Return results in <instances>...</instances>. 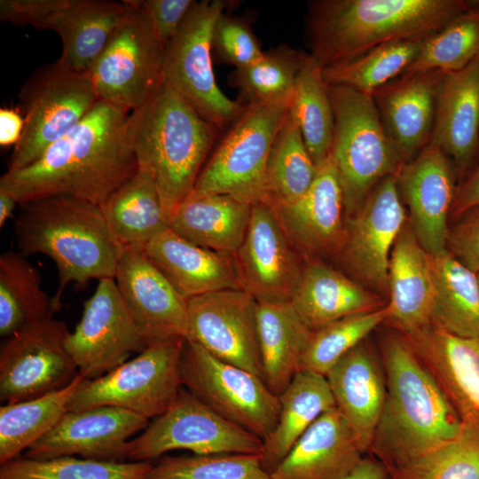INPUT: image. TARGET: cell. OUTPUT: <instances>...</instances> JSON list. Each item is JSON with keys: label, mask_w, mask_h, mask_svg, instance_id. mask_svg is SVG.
I'll return each instance as SVG.
<instances>
[{"label": "cell", "mask_w": 479, "mask_h": 479, "mask_svg": "<svg viewBox=\"0 0 479 479\" xmlns=\"http://www.w3.org/2000/svg\"><path fill=\"white\" fill-rule=\"evenodd\" d=\"M290 302L312 331L387 305L371 291L320 262L304 265Z\"/></svg>", "instance_id": "31"}, {"label": "cell", "mask_w": 479, "mask_h": 479, "mask_svg": "<svg viewBox=\"0 0 479 479\" xmlns=\"http://www.w3.org/2000/svg\"><path fill=\"white\" fill-rule=\"evenodd\" d=\"M67 324L54 318L6 337L0 349V400L18 403L69 385L79 374L66 340Z\"/></svg>", "instance_id": "14"}, {"label": "cell", "mask_w": 479, "mask_h": 479, "mask_svg": "<svg viewBox=\"0 0 479 479\" xmlns=\"http://www.w3.org/2000/svg\"><path fill=\"white\" fill-rule=\"evenodd\" d=\"M120 294L146 345L187 332V300L140 246H122L114 277Z\"/></svg>", "instance_id": "20"}, {"label": "cell", "mask_w": 479, "mask_h": 479, "mask_svg": "<svg viewBox=\"0 0 479 479\" xmlns=\"http://www.w3.org/2000/svg\"><path fill=\"white\" fill-rule=\"evenodd\" d=\"M19 98L25 125L10 158V170L35 161L99 100L88 72L75 71L59 60L36 68L22 85Z\"/></svg>", "instance_id": "8"}, {"label": "cell", "mask_w": 479, "mask_h": 479, "mask_svg": "<svg viewBox=\"0 0 479 479\" xmlns=\"http://www.w3.org/2000/svg\"><path fill=\"white\" fill-rule=\"evenodd\" d=\"M318 168L313 184L298 200L289 203L263 200L295 248L308 255L340 251L346 235L342 191L331 155Z\"/></svg>", "instance_id": "22"}, {"label": "cell", "mask_w": 479, "mask_h": 479, "mask_svg": "<svg viewBox=\"0 0 479 479\" xmlns=\"http://www.w3.org/2000/svg\"><path fill=\"white\" fill-rule=\"evenodd\" d=\"M83 378L42 397L0 407V464L12 460L50 432L67 412V405Z\"/></svg>", "instance_id": "38"}, {"label": "cell", "mask_w": 479, "mask_h": 479, "mask_svg": "<svg viewBox=\"0 0 479 479\" xmlns=\"http://www.w3.org/2000/svg\"><path fill=\"white\" fill-rule=\"evenodd\" d=\"M144 251L186 300L224 289H244L233 255L197 246L170 228L158 234Z\"/></svg>", "instance_id": "27"}, {"label": "cell", "mask_w": 479, "mask_h": 479, "mask_svg": "<svg viewBox=\"0 0 479 479\" xmlns=\"http://www.w3.org/2000/svg\"><path fill=\"white\" fill-rule=\"evenodd\" d=\"M257 305L245 289H224L189 298L185 340L263 379Z\"/></svg>", "instance_id": "16"}, {"label": "cell", "mask_w": 479, "mask_h": 479, "mask_svg": "<svg viewBox=\"0 0 479 479\" xmlns=\"http://www.w3.org/2000/svg\"><path fill=\"white\" fill-rule=\"evenodd\" d=\"M364 452L337 407L319 416L270 474L271 479H343Z\"/></svg>", "instance_id": "26"}, {"label": "cell", "mask_w": 479, "mask_h": 479, "mask_svg": "<svg viewBox=\"0 0 479 479\" xmlns=\"http://www.w3.org/2000/svg\"><path fill=\"white\" fill-rule=\"evenodd\" d=\"M388 317L384 323L403 335L430 323L434 297L430 255L406 224L391 251Z\"/></svg>", "instance_id": "29"}, {"label": "cell", "mask_w": 479, "mask_h": 479, "mask_svg": "<svg viewBox=\"0 0 479 479\" xmlns=\"http://www.w3.org/2000/svg\"><path fill=\"white\" fill-rule=\"evenodd\" d=\"M287 112V108L264 104L245 106L202 168L187 198L224 194L250 205L263 200L269 154Z\"/></svg>", "instance_id": "9"}, {"label": "cell", "mask_w": 479, "mask_h": 479, "mask_svg": "<svg viewBox=\"0 0 479 479\" xmlns=\"http://www.w3.org/2000/svg\"><path fill=\"white\" fill-rule=\"evenodd\" d=\"M434 297L430 323L464 338L479 337V280L477 273L447 249L430 255Z\"/></svg>", "instance_id": "35"}, {"label": "cell", "mask_w": 479, "mask_h": 479, "mask_svg": "<svg viewBox=\"0 0 479 479\" xmlns=\"http://www.w3.org/2000/svg\"><path fill=\"white\" fill-rule=\"evenodd\" d=\"M60 309L42 287L37 269L21 252L0 256V334L9 337L35 324L53 318Z\"/></svg>", "instance_id": "37"}, {"label": "cell", "mask_w": 479, "mask_h": 479, "mask_svg": "<svg viewBox=\"0 0 479 479\" xmlns=\"http://www.w3.org/2000/svg\"><path fill=\"white\" fill-rule=\"evenodd\" d=\"M388 314L386 305L374 311L341 318L312 331L301 358L300 371L326 376L343 356L384 323Z\"/></svg>", "instance_id": "45"}, {"label": "cell", "mask_w": 479, "mask_h": 479, "mask_svg": "<svg viewBox=\"0 0 479 479\" xmlns=\"http://www.w3.org/2000/svg\"><path fill=\"white\" fill-rule=\"evenodd\" d=\"M212 50L220 62L235 68L252 64L264 52L247 17L232 16L225 12L215 25Z\"/></svg>", "instance_id": "48"}, {"label": "cell", "mask_w": 479, "mask_h": 479, "mask_svg": "<svg viewBox=\"0 0 479 479\" xmlns=\"http://www.w3.org/2000/svg\"><path fill=\"white\" fill-rule=\"evenodd\" d=\"M128 12L88 71L100 100L129 113L143 106L162 81L165 45L147 17Z\"/></svg>", "instance_id": "12"}, {"label": "cell", "mask_w": 479, "mask_h": 479, "mask_svg": "<svg viewBox=\"0 0 479 479\" xmlns=\"http://www.w3.org/2000/svg\"><path fill=\"white\" fill-rule=\"evenodd\" d=\"M381 349L387 394L369 453L390 471L453 440L463 423L404 335L387 334Z\"/></svg>", "instance_id": "2"}, {"label": "cell", "mask_w": 479, "mask_h": 479, "mask_svg": "<svg viewBox=\"0 0 479 479\" xmlns=\"http://www.w3.org/2000/svg\"><path fill=\"white\" fill-rule=\"evenodd\" d=\"M424 40H402L379 45L347 62L323 68L327 85H339L372 95L403 75Z\"/></svg>", "instance_id": "42"}, {"label": "cell", "mask_w": 479, "mask_h": 479, "mask_svg": "<svg viewBox=\"0 0 479 479\" xmlns=\"http://www.w3.org/2000/svg\"><path fill=\"white\" fill-rule=\"evenodd\" d=\"M334 129L331 157L343 196L344 213L351 217L373 187L397 175L404 161L390 140L372 95L328 85Z\"/></svg>", "instance_id": "6"}, {"label": "cell", "mask_w": 479, "mask_h": 479, "mask_svg": "<svg viewBox=\"0 0 479 479\" xmlns=\"http://www.w3.org/2000/svg\"><path fill=\"white\" fill-rule=\"evenodd\" d=\"M278 397L279 419L263 441L260 453L262 466L269 474L319 416L336 407L326 376L307 371H299Z\"/></svg>", "instance_id": "33"}, {"label": "cell", "mask_w": 479, "mask_h": 479, "mask_svg": "<svg viewBox=\"0 0 479 479\" xmlns=\"http://www.w3.org/2000/svg\"><path fill=\"white\" fill-rule=\"evenodd\" d=\"M25 120L17 110L12 108L0 109V145L2 146L16 145L24 130Z\"/></svg>", "instance_id": "51"}, {"label": "cell", "mask_w": 479, "mask_h": 479, "mask_svg": "<svg viewBox=\"0 0 479 479\" xmlns=\"http://www.w3.org/2000/svg\"><path fill=\"white\" fill-rule=\"evenodd\" d=\"M251 208L224 194L187 198L172 212L169 228L197 246L233 255L246 236Z\"/></svg>", "instance_id": "32"}, {"label": "cell", "mask_w": 479, "mask_h": 479, "mask_svg": "<svg viewBox=\"0 0 479 479\" xmlns=\"http://www.w3.org/2000/svg\"><path fill=\"white\" fill-rule=\"evenodd\" d=\"M305 54L279 44L252 64L235 68L228 82L239 90L237 100L244 106L264 104L288 109Z\"/></svg>", "instance_id": "40"}, {"label": "cell", "mask_w": 479, "mask_h": 479, "mask_svg": "<svg viewBox=\"0 0 479 479\" xmlns=\"http://www.w3.org/2000/svg\"><path fill=\"white\" fill-rule=\"evenodd\" d=\"M143 479H271L259 454L162 456Z\"/></svg>", "instance_id": "47"}, {"label": "cell", "mask_w": 479, "mask_h": 479, "mask_svg": "<svg viewBox=\"0 0 479 479\" xmlns=\"http://www.w3.org/2000/svg\"><path fill=\"white\" fill-rule=\"evenodd\" d=\"M181 382L215 412L263 441L274 429L279 401L259 375L223 361L185 340Z\"/></svg>", "instance_id": "11"}, {"label": "cell", "mask_w": 479, "mask_h": 479, "mask_svg": "<svg viewBox=\"0 0 479 479\" xmlns=\"http://www.w3.org/2000/svg\"><path fill=\"white\" fill-rule=\"evenodd\" d=\"M343 479H390L388 468L375 458H363Z\"/></svg>", "instance_id": "53"}, {"label": "cell", "mask_w": 479, "mask_h": 479, "mask_svg": "<svg viewBox=\"0 0 479 479\" xmlns=\"http://www.w3.org/2000/svg\"><path fill=\"white\" fill-rule=\"evenodd\" d=\"M17 200L8 192L0 189V226L3 227L6 221L12 216Z\"/></svg>", "instance_id": "54"}, {"label": "cell", "mask_w": 479, "mask_h": 479, "mask_svg": "<svg viewBox=\"0 0 479 479\" xmlns=\"http://www.w3.org/2000/svg\"><path fill=\"white\" fill-rule=\"evenodd\" d=\"M257 330L263 380L279 396L300 371L312 330L290 302L258 303Z\"/></svg>", "instance_id": "34"}, {"label": "cell", "mask_w": 479, "mask_h": 479, "mask_svg": "<svg viewBox=\"0 0 479 479\" xmlns=\"http://www.w3.org/2000/svg\"><path fill=\"white\" fill-rule=\"evenodd\" d=\"M263 440L225 420L184 387L175 401L128 444L129 461H153L173 450L193 454H259Z\"/></svg>", "instance_id": "13"}, {"label": "cell", "mask_w": 479, "mask_h": 479, "mask_svg": "<svg viewBox=\"0 0 479 479\" xmlns=\"http://www.w3.org/2000/svg\"><path fill=\"white\" fill-rule=\"evenodd\" d=\"M403 203L397 176L383 178L350 217L340 250L354 275L382 294H389L391 251L406 224Z\"/></svg>", "instance_id": "17"}, {"label": "cell", "mask_w": 479, "mask_h": 479, "mask_svg": "<svg viewBox=\"0 0 479 479\" xmlns=\"http://www.w3.org/2000/svg\"><path fill=\"white\" fill-rule=\"evenodd\" d=\"M288 113L319 167L331 155L334 118L323 67L310 53L305 54L298 72Z\"/></svg>", "instance_id": "39"}, {"label": "cell", "mask_w": 479, "mask_h": 479, "mask_svg": "<svg viewBox=\"0 0 479 479\" xmlns=\"http://www.w3.org/2000/svg\"><path fill=\"white\" fill-rule=\"evenodd\" d=\"M429 143L449 157L459 174L473 161L479 148V58L444 75Z\"/></svg>", "instance_id": "28"}, {"label": "cell", "mask_w": 479, "mask_h": 479, "mask_svg": "<svg viewBox=\"0 0 479 479\" xmlns=\"http://www.w3.org/2000/svg\"><path fill=\"white\" fill-rule=\"evenodd\" d=\"M127 12L123 1L54 0L43 29L61 39L60 63L88 72Z\"/></svg>", "instance_id": "30"}, {"label": "cell", "mask_w": 479, "mask_h": 479, "mask_svg": "<svg viewBox=\"0 0 479 479\" xmlns=\"http://www.w3.org/2000/svg\"><path fill=\"white\" fill-rule=\"evenodd\" d=\"M426 38L402 75L439 70H462L479 58V1Z\"/></svg>", "instance_id": "43"}, {"label": "cell", "mask_w": 479, "mask_h": 479, "mask_svg": "<svg viewBox=\"0 0 479 479\" xmlns=\"http://www.w3.org/2000/svg\"><path fill=\"white\" fill-rule=\"evenodd\" d=\"M66 347L85 380L109 373L146 347L114 278L98 280Z\"/></svg>", "instance_id": "15"}, {"label": "cell", "mask_w": 479, "mask_h": 479, "mask_svg": "<svg viewBox=\"0 0 479 479\" xmlns=\"http://www.w3.org/2000/svg\"><path fill=\"white\" fill-rule=\"evenodd\" d=\"M447 250L462 264L479 273V206L460 216L449 228Z\"/></svg>", "instance_id": "50"}, {"label": "cell", "mask_w": 479, "mask_h": 479, "mask_svg": "<svg viewBox=\"0 0 479 479\" xmlns=\"http://www.w3.org/2000/svg\"><path fill=\"white\" fill-rule=\"evenodd\" d=\"M326 378L360 449L369 453L387 394L381 356L365 340L343 356Z\"/></svg>", "instance_id": "25"}, {"label": "cell", "mask_w": 479, "mask_h": 479, "mask_svg": "<svg viewBox=\"0 0 479 479\" xmlns=\"http://www.w3.org/2000/svg\"><path fill=\"white\" fill-rule=\"evenodd\" d=\"M318 169L298 125L287 112L269 154L264 200L273 203L298 200L313 184Z\"/></svg>", "instance_id": "41"}, {"label": "cell", "mask_w": 479, "mask_h": 479, "mask_svg": "<svg viewBox=\"0 0 479 479\" xmlns=\"http://www.w3.org/2000/svg\"><path fill=\"white\" fill-rule=\"evenodd\" d=\"M217 128L163 80L129 114L128 137L138 169L153 178L169 219L192 191Z\"/></svg>", "instance_id": "4"}, {"label": "cell", "mask_w": 479, "mask_h": 479, "mask_svg": "<svg viewBox=\"0 0 479 479\" xmlns=\"http://www.w3.org/2000/svg\"><path fill=\"white\" fill-rule=\"evenodd\" d=\"M153 461H105L61 456L16 458L1 464L0 479H143Z\"/></svg>", "instance_id": "44"}, {"label": "cell", "mask_w": 479, "mask_h": 479, "mask_svg": "<svg viewBox=\"0 0 479 479\" xmlns=\"http://www.w3.org/2000/svg\"><path fill=\"white\" fill-rule=\"evenodd\" d=\"M233 259L244 289L258 303L290 302L304 267L266 200L252 205L246 236Z\"/></svg>", "instance_id": "18"}, {"label": "cell", "mask_w": 479, "mask_h": 479, "mask_svg": "<svg viewBox=\"0 0 479 479\" xmlns=\"http://www.w3.org/2000/svg\"><path fill=\"white\" fill-rule=\"evenodd\" d=\"M476 206H479V166L457 190L452 210L459 216Z\"/></svg>", "instance_id": "52"}, {"label": "cell", "mask_w": 479, "mask_h": 479, "mask_svg": "<svg viewBox=\"0 0 479 479\" xmlns=\"http://www.w3.org/2000/svg\"><path fill=\"white\" fill-rule=\"evenodd\" d=\"M444 73L401 75L373 94L385 130L404 164L430 142L437 94Z\"/></svg>", "instance_id": "24"}, {"label": "cell", "mask_w": 479, "mask_h": 479, "mask_svg": "<svg viewBox=\"0 0 479 479\" xmlns=\"http://www.w3.org/2000/svg\"><path fill=\"white\" fill-rule=\"evenodd\" d=\"M454 166L437 146L428 144L397 175L400 196L406 205L411 227L431 255L447 249V219L455 196Z\"/></svg>", "instance_id": "21"}, {"label": "cell", "mask_w": 479, "mask_h": 479, "mask_svg": "<svg viewBox=\"0 0 479 479\" xmlns=\"http://www.w3.org/2000/svg\"><path fill=\"white\" fill-rule=\"evenodd\" d=\"M129 114L98 100L68 134L35 161L7 169L0 189L19 205L68 197L102 207L138 170L128 137Z\"/></svg>", "instance_id": "1"}, {"label": "cell", "mask_w": 479, "mask_h": 479, "mask_svg": "<svg viewBox=\"0 0 479 479\" xmlns=\"http://www.w3.org/2000/svg\"><path fill=\"white\" fill-rule=\"evenodd\" d=\"M478 280H479V273H477Z\"/></svg>", "instance_id": "55"}, {"label": "cell", "mask_w": 479, "mask_h": 479, "mask_svg": "<svg viewBox=\"0 0 479 479\" xmlns=\"http://www.w3.org/2000/svg\"><path fill=\"white\" fill-rule=\"evenodd\" d=\"M463 0H315L308 4L310 55L323 67L383 43L425 40L468 10Z\"/></svg>", "instance_id": "3"}, {"label": "cell", "mask_w": 479, "mask_h": 479, "mask_svg": "<svg viewBox=\"0 0 479 479\" xmlns=\"http://www.w3.org/2000/svg\"><path fill=\"white\" fill-rule=\"evenodd\" d=\"M100 208L121 246L144 247L169 228L158 187L141 169Z\"/></svg>", "instance_id": "36"}, {"label": "cell", "mask_w": 479, "mask_h": 479, "mask_svg": "<svg viewBox=\"0 0 479 479\" xmlns=\"http://www.w3.org/2000/svg\"><path fill=\"white\" fill-rule=\"evenodd\" d=\"M149 20L154 32L166 46L176 35L194 0H126Z\"/></svg>", "instance_id": "49"}, {"label": "cell", "mask_w": 479, "mask_h": 479, "mask_svg": "<svg viewBox=\"0 0 479 479\" xmlns=\"http://www.w3.org/2000/svg\"><path fill=\"white\" fill-rule=\"evenodd\" d=\"M185 339L169 337L149 342L135 357L109 373L83 379L67 405L78 412L115 406L148 420L162 414L183 388L180 360Z\"/></svg>", "instance_id": "7"}, {"label": "cell", "mask_w": 479, "mask_h": 479, "mask_svg": "<svg viewBox=\"0 0 479 479\" xmlns=\"http://www.w3.org/2000/svg\"><path fill=\"white\" fill-rule=\"evenodd\" d=\"M149 420L115 406L67 411L54 428L32 444L25 458L48 459L61 456L105 461H128V444L144 431Z\"/></svg>", "instance_id": "19"}, {"label": "cell", "mask_w": 479, "mask_h": 479, "mask_svg": "<svg viewBox=\"0 0 479 479\" xmlns=\"http://www.w3.org/2000/svg\"><path fill=\"white\" fill-rule=\"evenodd\" d=\"M404 336L436 378L462 423L479 429V337L456 336L431 323Z\"/></svg>", "instance_id": "23"}, {"label": "cell", "mask_w": 479, "mask_h": 479, "mask_svg": "<svg viewBox=\"0 0 479 479\" xmlns=\"http://www.w3.org/2000/svg\"><path fill=\"white\" fill-rule=\"evenodd\" d=\"M14 235L22 254H43L56 264L60 304L65 287L115 277L122 247L100 207L68 198L51 197L20 205Z\"/></svg>", "instance_id": "5"}, {"label": "cell", "mask_w": 479, "mask_h": 479, "mask_svg": "<svg viewBox=\"0 0 479 479\" xmlns=\"http://www.w3.org/2000/svg\"><path fill=\"white\" fill-rule=\"evenodd\" d=\"M389 472L390 479H479V429L463 424L453 440Z\"/></svg>", "instance_id": "46"}, {"label": "cell", "mask_w": 479, "mask_h": 479, "mask_svg": "<svg viewBox=\"0 0 479 479\" xmlns=\"http://www.w3.org/2000/svg\"><path fill=\"white\" fill-rule=\"evenodd\" d=\"M230 4L224 0L195 2L164 50L162 78L204 119L223 129L245 109L219 88L212 65V35Z\"/></svg>", "instance_id": "10"}]
</instances>
